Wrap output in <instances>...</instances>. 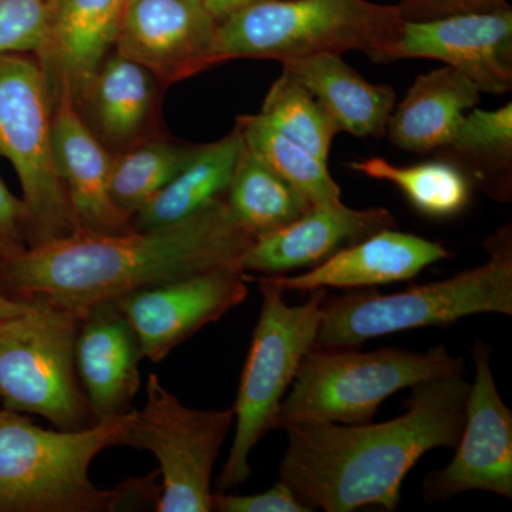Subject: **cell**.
Masks as SVG:
<instances>
[{
  "instance_id": "44dd1931",
  "label": "cell",
  "mask_w": 512,
  "mask_h": 512,
  "mask_svg": "<svg viewBox=\"0 0 512 512\" xmlns=\"http://www.w3.org/2000/svg\"><path fill=\"white\" fill-rule=\"evenodd\" d=\"M480 89L464 74L441 67L420 74L387 123L390 143L404 151L433 154L446 146L467 111L480 103Z\"/></svg>"
},
{
  "instance_id": "8992f818",
  "label": "cell",
  "mask_w": 512,
  "mask_h": 512,
  "mask_svg": "<svg viewBox=\"0 0 512 512\" xmlns=\"http://www.w3.org/2000/svg\"><path fill=\"white\" fill-rule=\"evenodd\" d=\"M466 363L443 345L426 353L399 348L375 352L313 346L303 357L274 429L308 423H372L392 394L437 379L463 376Z\"/></svg>"
},
{
  "instance_id": "8fae6325",
  "label": "cell",
  "mask_w": 512,
  "mask_h": 512,
  "mask_svg": "<svg viewBox=\"0 0 512 512\" xmlns=\"http://www.w3.org/2000/svg\"><path fill=\"white\" fill-rule=\"evenodd\" d=\"M473 357L476 379L456 456L423 481L424 500L430 503L476 490L512 498V412L498 393L490 346L477 340Z\"/></svg>"
},
{
  "instance_id": "4fadbf2b",
  "label": "cell",
  "mask_w": 512,
  "mask_h": 512,
  "mask_svg": "<svg viewBox=\"0 0 512 512\" xmlns=\"http://www.w3.org/2000/svg\"><path fill=\"white\" fill-rule=\"evenodd\" d=\"M247 281L248 274L231 266L150 286L114 303L136 333L143 359L158 363L241 305L248 296Z\"/></svg>"
},
{
  "instance_id": "f1b7e54d",
  "label": "cell",
  "mask_w": 512,
  "mask_h": 512,
  "mask_svg": "<svg viewBox=\"0 0 512 512\" xmlns=\"http://www.w3.org/2000/svg\"><path fill=\"white\" fill-rule=\"evenodd\" d=\"M259 116L282 136L328 164L333 138L340 131L338 124L325 106L285 70L266 94Z\"/></svg>"
},
{
  "instance_id": "4316f807",
  "label": "cell",
  "mask_w": 512,
  "mask_h": 512,
  "mask_svg": "<svg viewBox=\"0 0 512 512\" xmlns=\"http://www.w3.org/2000/svg\"><path fill=\"white\" fill-rule=\"evenodd\" d=\"M201 146L160 134L114 153L110 191L117 207L133 218L197 156Z\"/></svg>"
},
{
  "instance_id": "6da1fadb",
  "label": "cell",
  "mask_w": 512,
  "mask_h": 512,
  "mask_svg": "<svg viewBox=\"0 0 512 512\" xmlns=\"http://www.w3.org/2000/svg\"><path fill=\"white\" fill-rule=\"evenodd\" d=\"M225 197L187 220L146 231H77L0 259V295L45 301L82 318L141 289L238 266L254 242Z\"/></svg>"
},
{
  "instance_id": "2e32d148",
  "label": "cell",
  "mask_w": 512,
  "mask_h": 512,
  "mask_svg": "<svg viewBox=\"0 0 512 512\" xmlns=\"http://www.w3.org/2000/svg\"><path fill=\"white\" fill-rule=\"evenodd\" d=\"M53 157L62 178L79 231H131L133 218L121 211L111 197L113 153L84 123L70 97L55 101L52 128Z\"/></svg>"
},
{
  "instance_id": "484cf974",
  "label": "cell",
  "mask_w": 512,
  "mask_h": 512,
  "mask_svg": "<svg viewBox=\"0 0 512 512\" xmlns=\"http://www.w3.org/2000/svg\"><path fill=\"white\" fill-rule=\"evenodd\" d=\"M356 173L386 181L402 191L414 210L434 220H447L461 214L473 197V184L456 165L434 161L399 167L386 158L372 157L349 164Z\"/></svg>"
},
{
  "instance_id": "5bb4252c",
  "label": "cell",
  "mask_w": 512,
  "mask_h": 512,
  "mask_svg": "<svg viewBox=\"0 0 512 512\" xmlns=\"http://www.w3.org/2000/svg\"><path fill=\"white\" fill-rule=\"evenodd\" d=\"M431 59L476 84L481 93L503 96L512 89V9L404 22L396 42L376 63Z\"/></svg>"
},
{
  "instance_id": "e575fe53",
  "label": "cell",
  "mask_w": 512,
  "mask_h": 512,
  "mask_svg": "<svg viewBox=\"0 0 512 512\" xmlns=\"http://www.w3.org/2000/svg\"><path fill=\"white\" fill-rule=\"evenodd\" d=\"M26 306H28V302L12 301V299L0 295V319L19 315L20 312L25 311Z\"/></svg>"
},
{
  "instance_id": "ba28073f",
  "label": "cell",
  "mask_w": 512,
  "mask_h": 512,
  "mask_svg": "<svg viewBox=\"0 0 512 512\" xmlns=\"http://www.w3.org/2000/svg\"><path fill=\"white\" fill-rule=\"evenodd\" d=\"M80 316L45 301L0 319V402L45 417L59 430L97 423L77 376L74 345Z\"/></svg>"
},
{
  "instance_id": "52a82bcc",
  "label": "cell",
  "mask_w": 512,
  "mask_h": 512,
  "mask_svg": "<svg viewBox=\"0 0 512 512\" xmlns=\"http://www.w3.org/2000/svg\"><path fill=\"white\" fill-rule=\"evenodd\" d=\"M262 308L242 370L234 406L235 436L218 488L231 490L251 476L249 457L269 430L291 389L303 357L316 345L322 303L328 289L311 292L302 305L289 306L284 292L258 278Z\"/></svg>"
},
{
  "instance_id": "9a60e30c",
  "label": "cell",
  "mask_w": 512,
  "mask_h": 512,
  "mask_svg": "<svg viewBox=\"0 0 512 512\" xmlns=\"http://www.w3.org/2000/svg\"><path fill=\"white\" fill-rule=\"evenodd\" d=\"M396 218L386 208L353 210L343 202L312 205L292 224L256 237L239 261V268L265 275H281L322 264L340 249L348 248L383 229L396 228Z\"/></svg>"
},
{
  "instance_id": "83f0119b",
  "label": "cell",
  "mask_w": 512,
  "mask_h": 512,
  "mask_svg": "<svg viewBox=\"0 0 512 512\" xmlns=\"http://www.w3.org/2000/svg\"><path fill=\"white\" fill-rule=\"evenodd\" d=\"M235 126L241 131L245 146L286 183L301 192L311 205L338 204L342 201V191L330 175L328 164L295 141L282 136L259 114L238 117Z\"/></svg>"
},
{
  "instance_id": "d4e9b609",
  "label": "cell",
  "mask_w": 512,
  "mask_h": 512,
  "mask_svg": "<svg viewBox=\"0 0 512 512\" xmlns=\"http://www.w3.org/2000/svg\"><path fill=\"white\" fill-rule=\"evenodd\" d=\"M225 202L235 221L255 238L292 224L312 207L301 192L259 160L245 143Z\"/></svg>"
},
{
  "instance_id": "836d02e7",
  "label": "cell",
  "mask_w": 512,
  "mask_h": 512,
  "mask_svg": "<svg viewBox=\"0 0 512 512\" xmlns=\"http://www.w3.org/2000/svg\"><path fill=\"white\" fill-rule=\"evenodd\" d=\"M264 2V0H204L205 9L211 13L212 18L217 20L227 19L228 16L234 15L238 10L248 8L255 3Z\"/></svg>"
},
{
  "instance_id": "ffe728a7",
  "label": "cell",
  "mask_w": 512,
  "mask_h": 512,
  "mask_svg": "<svg viewBox=\"0 0 512 512\" xmlns=\"http://www.w3.org/2000/svg\"><path fill=\"white\" fill-rule=\"evenodd\" d=\"M161 89L150 70L113 49L74 104L114 154L163 134L158 127Z\"/></svg>"
},
{
  "instance_id": "277c9868",
  "label": "cell",
  "mask_w": 512,
  "mask_h": 512,
  "mask_svg": "<svg viewBox=\"0 0 512 512\" xmlns=\"http://www.w3.org/2000/svg\"><path fill=\"white\" fill-rule=\"evenodd\" d=\"M485 264L446 281L413 286L393 295L376 289L326 296L316 346L356 349L402 330L448 326L481 313L512 315L511 225L484 242Z\"/></svg>"
},
{
  "instance_id": "f546056e",
  "label": "cell",
  "mask_w": 512,
  "mask_h": 512,
  "mask_svg": "<svg viewBox=\"0 0 512 512\" xmlns=\"http://www.w3.org/2000/svg\"><path fill=\"white\" fill-rule=\"evenodd\" d=\"M53 0H0V56H35L45 42Z\"/></svg>"
},
{
  "instance_id": "d6986e66",
  "label": "cell",
  "mask_w": 512,
  "mask_h": 512,
  "mask_svg": "<svg viewBox=\"0 0 512 512\" xmlns=\"http://www.w3.org/2000/svg\"><path fill=\"white\" fill-rule=\"evenodd\" d=\"M77 376L97 421L130 412L141 387L140 345L116 303H101L80 319L74 345Z\"/></svg>"
},
{
  "instance_id": "e0dca14e",
  "label": "cell",
  "mask_w": 512,
  "mask_h": 512,
  "mask_svg": "<svg viewBox=\"0 0 512 512\" xmlns=\"http://www.w3.org/2000/svg\"><path fill=\"white\" fill-rule=\"evenodd\" d=\"M450 256V252L440 242L389 228L340 249L305 274L266 275L265 279L284 293L313 292L328 288H370L409 281L427 266Z\"/></svg>"
},
{
  "instance_id": "9c48e42d",
  "label": "cell",
  "mask_w": 512,
  "mask_h": 512,
  "mask_svg": "<svg viewBox=\"0 0 512 512\" xmlns=\"http://www.w3.org/2000/svg\"><path fill=\"white\" fill-rule=\"evenodd\" d=\"M52 90L36 57L0 56V157L18 174L28 248L79 231L53 157Z\"/></svg>"
},
{
  "instance_id": "cb8c5ba5",
  "label": "cell",
  "mask_w": 512,
  "mask_h": 512,
  "mask_svg": "<svg viewBox=\"0 0 512 512\" xmlns=\"http://www.w3.org/2000/svg\"><path fill=\"white\" fill-rule=\"evenodd\" d=\"M434 158L456 165L473 187L495 201L512 198V104L497 110L473 109Z\"/></svg>"
},
{
  "instance_id": "ac0fdd59",
  "label": "cell",
  "mask_w": 512,
  "mask_h": 512,
  "mask_svg": "<svg viewBox=\"0 0 512 512\" xmlns=\"http://www.w3.org/2000/svg\"><path fill=\"white\" fill-rule=\"evenodd\" d=\"M126 0H53L45 42L35 57L45 72L53 103L76 101L114 49Z\"/></svg>"
},
{
  "instance_id": "7c38bea8",
  "label": "cell",
  "mask_w": 512,
  "mask_h": 512,
  "mask_svg": "<svg viewBox=\"0 0 512 512\" xmlns=\"http://www.w3.org/2000/svg\"><path fill=\"white\" fill-rule=\"evenodd\" d=\"M217 29L200 0H126L114 50L167 87L220 64Z\"/></svg>"
},
{
  "instance_id": "7a4b0ae2",
  "label": "cell",
  "mask_w": 512,
  "mask_h": 512,
  "mask_svg": "<svg viewBox=\"0 0 512 512\" xmlns=\"http://www.w3.org/2000/svg\"><path fill=\"white\" fill-rule=\"evenodd\" d=\"M471 383L437 377L410 387L407 412L379 424L308 423L286 429L279 480L311 511H396L409 471L434 448H456Z\"/></svg>"
},
{
  "instance_id": "d6a6232c",
  "label": "cell",
  "mask_w": 512,
  "mask_h": 512,
  "mask_svg": "<svg viewBox=\"0 0 512 512\" xmlns=\"http://www.w3.org/2000/svg\"><path fill=\"white\" fill-rule=\"evenodd\" d=\"M28 210L0 178V259L13 258L28 249Z\"/></svg>"
},
{
  "instance_id": "7402d4cb",
  "label": "cell",
  "mask_w": 512,
  "mask_h": 512,
  "mask_svg": "<svg viewBox=\"0 0 512 512\" xmlns=\"http://www.w3.org/2000/svg\"><path fill=\"white\" fill-rule=\"evenodd\" d=\"M282 64L286 73L325 106L340 131L356 137L386 136L387 123L396 106L392 86L367 82L342 55L335 53Z\"/></svg>"
},
{
  "instance_id": "1f68e13d",
  "label": "cell",
  "mask_w": 512,
  "mask_h": 512,
  "mask_svg": "<svg viewBox=\"0 0 512 512\" xmlns=\"http://www.w3.org/2000/svg\"><path fill=\"white\" fill-rule=\"evenodd\" d=\"M403 22H427L448 16L498 12L510 8L507 0H400Z\"/></svg>"
},
{
  "instance_id": "30bf717a",
  "label": "cell",
  "mask_w": 512,
  "mask_h": 512,
  "mask_svg": "<svg viewBox=\"0 0 512 512\" xmlns=\"http://www.w3.org/2000/svg\"><path fill=\"white\" fill-rule=\"evenodd\" d=\"M143 409L134 410L123 446L150 451L163 477L158 512H211V478L235 421L234 407L195 410L168 392L156 375L146 384Z\"/></svg>"
},
{
  "instance_id": "3957f363",
  "label": "cell",
  "mask_w": 512,
  "mask_h": 512,
  "mask_svg": "<svg viewBox=\"0 0 512 512\" xmlns=\"http://www.w3.org/2000/svg\"><path fill=\"white\" fill-rule=\"evenodd\" d=\"M134 409L83 430H46L29 417L0 409V512H110L157 504L156 473L101 490L90 464L123 446Z\"/></svg>"
},
{
  "instance_id": "d590c367",
  "label": "cell",
  "mask_w": 512,
  "mask_h": 512,
  "mask_svg": "<svg viewBox=\"0 0 512 512\" xmlns=\"http://www.w3.org/2000/svg\"><path fill=\"white\" fill-rule=\"evenodd\" d=\"M200 2H204V0H200Z\"/></svg>"
},
{
  "instance_id": "603a6c76",
  "label": "cell",
  "mask_w": 512,
  "mask_h": 512,
  "mask_svg": "<svg viewBox=\"0 0 512 512\" xmlns=\"http://www.w3.org/2000/svg\"><path fill=\"white\" fill-rule=\"evenodd\" d=\"M242 150L244 138L237 126L221 140L202 144L197 156L134 215L133 228L146 231L187 220L225 197Z\"/></svg>"
},
{
  "instance_id": "5b68a950",
  "label": "cell",
  "mask_w": 512,
  "mask_h": 512,
  "mask_svg": "<svg viewBox=\"0 0 512 512\" xmlns=\"http://www.w3.org/2000/svg\"><path fill=\"white\" fill-rule=\"evenodd\" d=\"M397 5L369 0H264L218 23L220 63H285L320 53H366L373 62L402 33Z\"/></svg>"
},
{
  "instance_id": "4dcf8cb0",
  "label": "cell",
  "mask_w": 512,
  "mask_h": 512,
  "mask_svg": "<svg viewBox=\"0 0 512 512\" xmlns=\"http://www.w3.org/2000/svg\"><path fill=\"white\" fill-rule=\"evenodd\" d=\"M212 511L218 512H311L295 493L279 480L264 493L251 495L214 494Z\"/></svg>"
}]
</instances>
